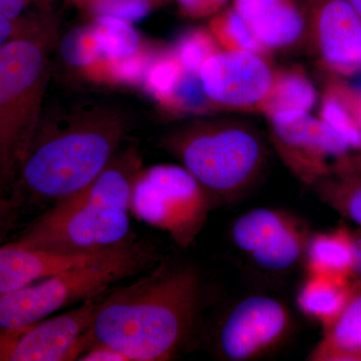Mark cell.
<instances>
[{"label": "cell", "instance_id": "cell-1", "mask_svg": "<svg viewBox=\"0 0 361 361\" xmlns=\"http://www.w3.org/2000/svg\"><path fill=\"white\" fill-rule=\"evenodd\" d=\"M202 301L196 268L159 261L132 283L113 286L97 297L84 351L101 344L129 361L173 360L193 336Z\"/></svg>", "mask_w": 361, "mask_h": 361}, {"label": "cell", "instance_id": "cell-2", "mask_svg": "<svg viewBox=\"0 0 361 361\" xmlns=\"http://www.w3.org/2000/svg\"><path fill=\"white\" fill-rule=\"evenodd\" d=\"M141 158L130 148L77 193L54 202L13 243L63 253H90L130 238V198Z\"/></svg>", "mask_w": 361, "mask_h": 361}, {"label": "cell", "instance_id": "cell-3", "mask_svg": "<svg viewBox=\"0 0 361 361\" xmlns=\"http://www.w3.org/2000/svg\"><path fill=\"white\" fill-rule=\"evenodd\" d=\"M127 132V121L110 110L42 121L16 182L35 201L66 198L108 167Z\"/></svg>", "mask_w": 361, "mask_h": 361}, {"label": "cell", "instance_id": "cell-4", "mask_svg": "<svg viewBox=\"0 0 361 361\" xmlns=\"http://www.w3.org/2000/svg\"><path fill=\"white\" fill-rule=\"evenodd\" d=\"M52 40L51 16H42L0 47V190L16 183L42 123Z\"/></svg>", "mask_w": 361, "mask_h": 361}, {"label": "cell", "instance_id": "cell-5", "mask_svg": "<svg viewBox=\"0 0 361 361\" xmlns=\"http://www.w3.org/2000/svg\"><path fill=\"white\" fill-rule=\"evenodd\" d=\"M164 148L216 203H232L249 193L267 165L262 135L250 123L235 118H210L187 126L166 137Z\"/></svg>", "mask_w": 361, "mask_h": 361}, {"label": "cell", "instance_id": "cell-6", "mask_svg": "<svg viewBox=\"0 0 361 361\" xmlns=\"http://www.w3.org/2000/svg\"><path fill=\"white\" fill-rule=\"evenodd\" d=\"M160 260L148 242L129 239L99 257L0 295V330L20 329L96 298L114 285L139 276Z\"/></svg>", "mask_w": 361, "mask_h": 361}, {"label": "cell", "instance_id": "cell-7", "mask_svg": "<svg viewBox=\"0 0 361 361\" xmlns=\"http://www.w3.org/2000/svg\"><path fill=\"white\" fill-rule=\"evenodd\" d=\"M215 204L183 166L163 164L140 171L133 186L130 213L188 247L194 243Z\"/></svg>", "mask_w": 361, "mask_h": 361}, {"label": "cell", "instance_id": "cell-8", "mask_svg": "<svg viewBox=\"0 0 361 361\" xmlns=\"http://www.w3.org/2000/svg\"><path fill=\"white\" fill-rule=\"evenodd\" d=\"M312 234L305 221L272 208L247 211L230 229L235 248L254 267L269 274H284L304 265Z\"/></svg>", "mask_w": 361, "mask_h": 361}, {"label": "cell", "instance_id": "cell-9", "mask_svg": "<svg viewBox=\"0 0 361 361\" xmlns=\"http://www.w3.org/2000/svg\"><path fill=\"white\" fill-rule=\"evenodd\" d=\"M270 141L292 174L314 186L351 158V149L318 116L281 111L266 118Z\"/></svg>", "mask_w": 361, "mask_h": 361}, {"label": "cell", "instance_id": "cell-10", "mask_svg": "<svg viewBox=\"0 0 361 361\" xmlns=\"http://www.w3.org/2000/svg\"><path fill=\"white\" fill-rule=\"evenodd\" d=\"M293 330V315L283 301L254 294L240 299L222 318L216 348L226 360H256L284 345Z\"/></svg>", "mask_w": 361, "mask_h": 361}, {"label": "cell", "instance_id": "cell-11", "mask_svg": "<svg viewBox=\"0 0 361 361\" xmlns=\"http://www.w3.org/2000/svg\"><path fill=\"white\" fill-rule=\"evenodd\" d=\"M304 51L330 77L361 73V18L348 0H304Z\"/></svg>", "mask_w": 361, "mask_h": 361}, {"label": "cell", "instance_id": "cell-12", "mask_svg": "<svg viewBox=\"0 0 361 361\" xmlns=\"http://www.w3.org/2000/svg\"><path fill=\"white\" fill-rule=\"evenodd\" d=\"M276 68L269 56L222 49L202 66L199 78L207 97L219 113L259 114Z\"/></svg>", "mask_w": 361, "mask_h": 361}, {"label": "cell", "instance_id": "cell-13", "mask_svg": "<svg viewBox=\"0 0 361 361\" xmlns=\"http://www.w3.org/2000/svg\"><path fill=\"white\" fill-rule=\"evenodd\" d=\"M97 297L33 324L0 330V361L78 360Z\"/></svg>", "mask_w": 361, "mask_h": 361}, {"label": "cell", "instance_id": "cell-14", "mask_svg": "<svg viewBox=\"0 0 361 361\" xmlns=\"http://www.w3.org/2000/svg\"><path fill=\"white\" fill-rule=\"evenodd\" d=\"M231 4L271 56L304 49V0H231Z\"/></svg>", "mask_w": 361, "mask_h": 361}, {"label": "cell", "instance_id": "cell-15", "mask_svg": "<svg viewBox=\"0 0 361 361\" xmlns=\"http://www.w3.org/2000/svg\"><path fill=\"white\" fill-rule=\"evenodd\" d=\"M106 250L75 254L26 248L13 242L0 246V295L90 262Z\"/></svg>", "mask_w": 361, "mask_h": 361}, {"label": "cell", "instance_id": "cell-16", "mask_svg": "<svg viewBox=\"0 0 361 361\" xmlns=\"http://www.w3.org/2000/svg\"><path fill=\"white\" fill-rule=\"evenodd\" d=\"M355 289L350 278L306 273L297 293V306L325 329L341 314Z\"/></svg>", "mask_w": 361, "mask_h": 361}, {"label": "cell", "instance_id": "cell-17", "mask_svg": "<svg viewBox=\"0 0 361 361\" xmlns=\"http://www.w3.org/2000/svg\"><path fill=\"white\" fill-rule=\"evenodd\" d=\"M310 360H361V286L356 287L341 314L324 329Z\"/></svg>", "mask_w": 361, "mask_h": 361}, {"label": "cell", "instance_id": "cell-18", "mask_svg": "<svg viewBox=\"0 0 361 361\" xmlns=\"http://www.w3.org/2000/svg\"><path fill=\"white\" fill-rule=\"evenodd\" d=\"M317 99V90L302 66H281L275 71L272 87L259 115L267 118L281 111L311 113Z\"/></svg>", "mask_w": 361, "mask_h": 361}, {"label": "cell", "instance_id": "cell-19", "mask_svg": "<svg viewBox=\"0 0 361 361\" xmlns=\"http://www.w3.org/2000/svg\"><path fill=\"white\" fill-rule=\"evenodd\" d=\"M314 187L325 203L361 230V156L344 161Z\"/></svg>", "mask_w": 361, "mask_h": 361}, {"label": "cell", "instance_id": "cell-20", "mask_svg": "<svg viewBox=\"0 0 361 361\" xmlns=\"http://www.w3.org/2000/svg\"><path fill=\"white\" fill-rule=\"evenodd\" d=\"M353 235L344 228L329 233H313L306 250V273L334 275L351 279Z\"/></svg>", "mask_w": 361, "mask_h": 361}, {"label": "cell", "instance_id": "cell-21", "mask_svg": "<svg viewBox=\"0 0 361 361\" xmlns=\"http://www.w3.org/2000/svg\"><path fill=\"white\" fill-rule=\"evenodd\" d=\"M92 25L103 61L129 59L146 47L140 33L127 21L111 16H96Z\"/></svg>", "mask_w": 361, "mask_h": 361}, {"label": "cell", "instance_id": "cell-22", "mask_svg": "<svg viewBox=\"0 0 361 361\" xmlns=\"http://www.w3.org/2000/svg\"><path fill=\"white\" fill-rule=\"evenodd\" d=\"M318 118L338 135L351 151L361 152L360 126L337 87L334 78L330 77L323 90Z\"/></svg>", "mask_w": 361, "mask_h": 361}, {"label": "cell", "instance_id": "cell-23", "mask_svg": "<svg viewBox=\"0 0 361 361\" xmlns=\"http://www.w3.org/2000/svg\"><path fill=\"white\" fill-rule=\"evenodd\" d=\"M208 28L223 51L254 52L273 58L259 44L231 4L210 18Z\"/></svg>", "mask_w": 361, "mask_h": 361}, {"label": "cell", "instance_id": "cell-24", "mask_svg": "<svg viewBox=\"0 0 361 361\" xmlns=\"http://www.w3.org/2000/svg\"><path fill=\"white\" fill-rule=\"evenodd\" d=\"M184 71L171 47L158 49L149 63L142 87L163 108L174 94Z\"/></svg>", "mask_w": 361, "mask_h": 361}, {"label": "cell", "instance_id": "cell-25", "mask_svg": "<svg viewBox=\"0 0 361 361\" xmlns=\"http://www.w3.org/2000/svg\"><path fill=\"white\" fill-rule=\"evenodd\" d=\"M171 49L184 71L197 75L211 56L222 51L208 27L188 30Z\"/></svg>", "mask_w": 361, "mask_h": 361}, {"label": "cell", "instance_id": "cell-26", "mask_svg": "<svg viewBox=\"0 0 361 361\" xmlns=\"http://www.w3.org/2000/svg\"><path fill=\"white\" fill-rule=\"evenodd\" d=\"M157 51L158 49L145 47L129 59L115 61H99L85 71L94 77L108 82L142 85L149 63Z\"/></svg>", "mask_w": 361, "mask_h": 361}, {"label": "cell", "instance_id": "cell-27", "mask_svg": "<svg viewBox=\"0 0 361 361\" xmlns=\"http://www.w3.org/2000/svg\"><path fill=\"white\" fill-rule=\"evenodd\" d=\"M173 115H212L219 113L207 97L197 73L184 71L174 94L163 106Z\"/></svg>", "mask_w": 361, "mask_h": 361}, {"label": "cell", "instance_id": "cell-28", "mask_svg": "<svg viewBox=\"0 0 361 361\" xmlns=\"http://www.w3.org/2000/svg\"><path fill=\"white\" fill-rule=\"evenodd\" d=\"M59 54L68 65L85 71L103 61L92 23L66 32L59 44Z\"/></svg>", "mask_w": 361, "mask_h": 361}, {"label": "cell", "instance_id": "cell-29", "mask_svg": "<svg viewBox=\"0 0 361 361\" xmlns=\"http://www.w3.org/2000/svg\"><path fill=\"white\" fill-rule=\"evenodd\" d=\"M82 2L90 13L96 16H111L127 21L137 23L144 20L156 7L166 0H77Z\"/></svg>", "mask_w": 361, "mask_h": 361}, {"label": "cell", "instance_id": "cell-30", "mask_svg": "<svg viewBox=\"0 0 361 361\" xmlns=\"http://www.w3.org/2000/svg\"><path fill=\"white\" fill-rule=\"evenodd\" d=\"M54 0H0V13L13 21L51 16Z\"/></svg>", "mask_w": 361, "mask_h": 361}, {"label": "cell", "instance_id": "cell-31", "mask_svg": "<svg viewBox=\"0 0 361 361\" xmlns=\"http://www.w3.org/2000/svg\"><path fill=\"white\" fill-rule=\"evenodd\" d=\"M180 13L193 20L211 18L226 6L231 0H175Z\"/></svg>", "mask_w": 361, "mask_h": 361}, {"label": "cell", "instance_id": "cell-32", "mask_svg": "<svg viewBox=\"0 0 361 361\" xmlns=\"http://www.w3.org/2000/svg\"><path fill=\"white\" fill-rule=\"evenodd\" d=\"M78 360L80 361H129L123 353L101 344H94L85 349Z\"/></svg>", "mask_w": 361, "mask_h": 361}, {"label": "cell", "instance_id": "cell-33", "mask_svg": "<svg viewBox=\"0 0 361 361\" xmlns=\"http://www.w3.org/2000/svg\"><path fill=\"white\" fill-rule=\"evenodd\" d=\"M336 78L337 87L348 103L349 109L353 111L356 123L361 130V89L346 85L342 78Z\"/></svg>", "mask_w": 361, "mask_h": 361}, {"label": "cell", "instance_id": "cell-34", "mask_svg": "<svg viewBox=\"0 0 361 361\" xmlns=\"http://www.w3.org/2000/svg\"><path fill=\"white\" fill-rule=\"evenodd\" d=\"M30 20V18H26L20 21H13L0 13V47L16 37Z\"/></svg>", "mask_w": 361, "mask_h": 361}, {"label": "cell", "instance_id": "cell-35", "mask_svg": "<svg viewBox=\"0 0 361 361\" xmlns=\"http://www.w3.org/2000/svg\"><path fill=\"white\" fill-rule=\"evenodd\" d=\"M353 235V266H351V280L353 283L361 286V230L351 233Z\"/></svg>", "mask_w": 361, "mask_h": 361}, {"label": "cell", "instance_id": "cell-36", "mask_svg": "<svg viewBox=\"0 0 361 361\" xmlns=\"http://www.w3.org/2000/svg\"><path fill=\"white\" fill-rule=\"evenodd\" d=\"M13 204L0 200V243L6 238L13 221Z\"/></svg>", "mask_w": 361, "mask_h": 361}, {"label": "cell", "instance_id": "cell-37", "mask_svg": "<svg viewBox=\"0 0 361 361\" xmlns=\"http://www.w3.org/2000/svg\"><path fill=\"white\" fill-rule=\"evenodd\" d=\"M348 2L361 18V0H348Z\"/></svg>", "mask_w": 361, "mask_h": 361}]
</instances>
